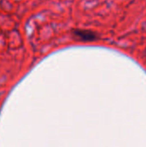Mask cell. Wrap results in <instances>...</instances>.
I'll return each instance as SVG.
<instances>
[{
    "label": "cell",
    "instance_id": "1",
    "mask_svg": "<svg viewBox=\"0 0 146 147\" xmlns=\"http://www.w3.org/2000/svg\"><path fill=\"white\" fill-rule=\"evenodd\" d=\"M72 34L80 41H95L98 39L97 34L89 29H75Z\"/></svg>",
    "mask_w": 146,
    "mask_h": 147
}]
</instances>
